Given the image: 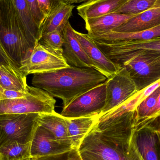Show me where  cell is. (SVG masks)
<instances>
[{
  "instance_id": "34",
  "label": "cell",
  "mask_w": 160,
  "mask_h": 160,
  "mask_svg": "<svg viewBox=\"0 0 160 160\" xmlns=\"http://www.w3.org/2000/svg\"><path fill=\"white\" fill-rule=\"evenodd\" d=\"M142 122L147 123V124L151 126L157 132L159 142L160 148V115L159 114L152 118L147 119Z\"/></svg>"
},
{
  "instance_id": "23",
  "label": "cell",
  "mask_w": 160,
  "mask_h": 160,
  "mask_svg": "<svg viewBox=\"0 0 160 160\" xmlns=\"http://www.w3.org/2000/svg\"><path fill=\"white\" fill-rule=\"evenodd\" d=\"M34 47L40 38V28L34 20L26 0H12Z\"/></svg>"
},
{
  "instance_id": "5",
  "label": "cell",
  "mask_w": 160,
  "mask_h": 160,
  "mask_svg": "<svg viewBox=\"0 0 160 160\" xmlns=\"http://www.w3.org/2000/svg\"><path fill=\"white\" fill-rule=\"evenodd\" d=\"M56 102L47 91L29 86V91L24 98L0 101V115L52 113L55 112Z\"/></svg>"
},
{
  "instance_id": "4",
  "label": "cell",
  "mask_w": 160,
  "mask_h": 160,
  "mask_svg": "<svg viewBox=\"0 0 160 160\" xmlns=\"http://www.w3.org/2000/svg\"><path fill=\"white\" fill-rule=\"evenodd\" d=\"M39 114L0 115V148L11 143L31 142Z\"/></svg>"
},
{
  "instance_id": "28",
  "label": "cell",
  "mask_w": 160,
  "mask_h": 160,
  "mask_svg": "<svg viewBox=\"0 0 160 160\" xmlns=\"http://www.w3.org/2000/svg\"><path fill=\"white\" fill-rule=\"evenodd\" d=\"M38 43L45 47L63 52L64 38L63 33L54 31L41 36Z\"/></svg>"
},
{
  "instance_id": "30",
  "label": "cell",
  "mask_w": 160,
  "mask_h": 160,
  "mask_svg": "<svg viewBox=\"0 0 160 160\" xmlns=\"http://www.w3.org/2000/svg\"><path fill=\"white\" fill-rule=\"evenodd\" d=\"M30 160H83L80 155L78 149L72 148L68 151L61 154L42 157V158H33Z\"/></svg>"
},
{
  "instance_id": "14",
  "label": "cell",
  "mask_w": 160,
  "mask_h": 160,
  "mask_svg": "<svg viewBox=\"0 0 160 160\" xmlns=\"http://www.w3.org/2000/svg\"><path fill=\"white\" fill-rule=\"evenodd\" d=\"M134 139L144 160H160L159 142L156 131L144 122L136 125Z\"/></svg>"
},
{
  "instance_id": "39",
  "label": "cell",
  "mask_w": 160,
  "mask_h": 160,
  "mask_svg": "<svg viewBox=\"0 0 160 160\" xmlns=\"http://www.w3.org/2000/svg\"><path fill=\"white\" fill-rule=\"evenodd\" d=\"M159 114L160 115V113Z\"/></svg>"
},
{
  "instance_id": "37",
  "label": "cell",
  "mask_w": 160,
  "mask_h": 160,
  "mask_svg": "<svg viewBox=\"0 0 160 160\" xmlns=\"http://www.w3.org/2000/svg\"><path fill=\"white\" fill-rule=\"evenodd\" d=\"M84 1H85V2H86V1H87V0H84Z\"/></svg>"
},
{
  "instance_id": "8",
  "label": "cell",
  "mask_w": 160,
  "mask_h": 160,
  "mask_svg": "<svg viewBox=\"0 0 160 160\" xmlns=\"http://www.w3.org/2000/svg\"><path fill=\"white\" fill-rule=\"evenodd\" d=\"M106 81L76 98L63 108L61 114L68 118L98 116L105 105Z\"/></svg>"
},
{
  "instance_id": "33",
  "label": "cell",
  "mask_w": 160,
  "mask_h": 160,
  "mask_svg": "<svg viewBox=\"0 0 160 160\" xmlns=\"http://www.w3.org/2000/svg\"><path fill=\"white\" fill-rule=\"evenodd\" d=\"M0 64H5L14 67L18 68L16 62L11 58L4 47L0 38Z\"/></svg>"
},
{
  "instance_id": "35",
  "label": "cell",
  "mask_w": 160,
  "mask_h": 160,
  "mask_svg": "<svg viewBox=\"0 0 160 160\" xmlns=\"http://www.w3.org/2000/svg\"><path fill=\"white\" fill-rule=\"evenodd\" d=\"M160 113V93L158 98V101H157V104L155 106V108L153 109V111L151 112L150 114L149 118H152L158 115Z\"/></svg>"
},
{
  "instance_id": "16",
  "label": "cell",
  "mask_w": 160,
  "mask_h": 160,
  "mask_svg": "<svg viewBox=\"0 0 160 160\" xmlns=\"http://www.w3.org/2000/svg\"><path fill=\"white\" fill-rule=\"evenodd\" d=\"M160 25V5L131 18L113 30L122 33L135 32L151 29Z\"/></svg>"
},
{
  "instance_id": "32",
  "label": "cell",
  "mask_w": 160,
  "mask_h": 160,
  "mask_svg": "<svg viewBox=\"0 0 160 160\" xmlns=\"http://www.w3.org/2000/svg\"><path fill=\"white\" fill-rule=\"evenodd\" d=\"M28 91L26 92H24L0 88V101L24 98L27 95Z\"/></svg>"
},
{
  "instance_id": "18",
  "label": "cell",
  "mask_w": 160,
  "mask_h": 160,
  "mask_svg": "<svg viewBox=\"0 0 160 160\" xmlns=\"http://www.w3.org/2000/svg\"><path fill=\"white\" fill-rule=\"evenodd\" d=\"M135 15L113 13L85 21L88 34H100L112 31Z\"/></svg>"
},
{
  "instance_id": "25",
  "label": "cell",
  "mask_w": 160,
  "mask_h": 160,
  "mask_svg": "<svg viewBox=\"0 0 160 160\" xmlns=\"http://www.w3.org/2000/svg\"><path fill=\"white\" fill-rule=\"evenodd\" d=\"M159 5L160 0H129L115 13L136 16Z\"/></svg>"
},
{
  "instance_id": "15",
  "label": "cell",
  "mask_w": 160,
  "mask_h": 160,
  "mask_svg": "<svg viewBox=\"0 0 160 160\" xmlns=\"http://www.w3.org/2000/svg\"><path fill=\"white\" fill-rule=\"evenodd\" d=\"M88 36L95 42L115 43L144 41L160 38V25L151 29L135 32L122 33L110 31L100 34Z\"/></svg>"
},
{
  "instance_id": "27",
  "label": "cell",
  "mask_w": 160,
  "mask_h": 160,
  "mask_svg": "<svg viewBox=\"0 0 160 160\" xmlns=\"http://www.w3.org/2000/svg\"><path fill=\"white\" fill-rule=\"evenodd\" d=\"M143 90L139 91L133 97L119 105L112 111L98 118V120H110L121 116L122 115L136 110L142 100Z\"/></svg>"
},
{
  "instance_id": "22",
  "label": "cell",
  "mask_w": 160,
  "mask_h": 160,
  "mask_svg": "<svg viewBox=\"0 0 160 160\" xmlns=\"http://www.w3.org/2000/svg\"><path fill=\"white\" fill-rule=\"evenodd\" d=\"M98 116L68 118L65 117L73 148L78 149L86 135L98 119Z\"/></svg>"
},
{
  "instance_id": "1",
  "label": "cell",
  "mask_w": 160,
  "mask_h": 160,
  "mask_svg": "<svg viewBox=\"0 0 160 160\" xmlns=\"http://www.w3.org/2000/svg\"><path fill=\"white\" fill-rule=\"evenodd\" d=\"M134 124L120 118L101 127L93 126L78 148L83 160H144L134 139Z\"/></svg>"
},
{
  "instance_id": "31",
  "label": "cell",
  "mask_w": 160,
  "mask_h": 160,
  "mask_svg": "<svg viewBox=\"0 0 160 160\" xmlns=\"http://www.w3.org/2000/svg\"><path fill=\"white\" fill-rule=\"evenodd\" d=\"M32 16L39 28L46 19V16L40 9L38 0H26Z\"/></svg>"
},
{
  "instance_id": "24",
  "label": "cell",
  "mask_w": 160,
  "mask_h": 160,
  "mask_svg": "<svg viewBox=\"0 0 160 160\" xmlns=\"http://www.w3.org/2000/svg\"><path fill=\"white\" fill-rule=\"evenodd\" d=\"M31 143L13 142L0 148L1 160H31Z\"/></svg>"
},
{
  "instance_id": "38",
  "label": "cell",
  "mask_w": 160,
  "mask_h": 160,
  "mask_svg": "<svg viewBox=\"0 0 160 160\" xmlns=\"http://www.w3.org/2000/svg\"></svg>"
},
{
  "instance_id": "6",
  "label": "cell",
  "mask_w": 160,
  "mask_h": 160,
  "mask_svg": "<svg viewBox=\"0 0 160 160\" xmlns=\"http://www.w3.org/2000/svg\"><path fill=\"white\" fill-rule=\"evenodd\" d=\"M160 52H140L121 65L135 82L139 91L160 80Z\"/></svg>"
},
{
  "instance_id": "12",
  "label": "cell",
  "mask_w": 160,
  "mask_h": 160,
  "mask_svg": "<svg viewBox=\"0 0 160 160\" xmlns=\"http://www.w3.org/2000/svg\"><path fill=\"white\" fill-rule=\"evenodd\" d=\"M76 36L84 51L97 71L109 78L116 74L121 66L112 62L87 34L75 30Z\"/></svg>"
},
{
  "instance_id": "2",
  "label": "cell",
  "mask_w": 160,
  "mask_h": 160,
  "mask_svg": "<svg viewBox=\"0 0 160 160\" xmlns=\"http://www.w3.org/2000/svg\"><path fill=\"white\" fill-rule=\"evenodd\" d=\"M107 78L94 68L70 66L33 75L32 86L43 89L63 102V108L76 98L98 86Z\"/></svg>"
},
{
  "instance_id": "13",
  "label": "cell",
  "mask_w": 160,
  "mask_h": 160,
  "mask_svg": "<svg viewBox=\"0 0 160 160\" xmlns=\"http://www.w3.org/2000/svg\"><path fill=\"white\" fill-rule=\"evenodd\" d=\"M63 55L68 64L76 67L94 68L93 63L84 51L77 38L75 30L69 22L67 23L63 31Z\"/></svg>"
},
{
  "instance_id": "40",
  "label": "cell",
  "mask_w": 160,
  "mask_h": 160,
  "mask_svg": "<svg viewBox=\"0 0 160 160\" xmlns=\"http://www.w3.org/2000/svg\"><path fill=\"white\" fill-rule=\"evenodd\" d=\"M0 160H1V159H0Z\"/></svg>"
},
{
  "instance_id": "20",
  "label": "cell",
  "mask_w": 160,
  "mask_h": 160,
  "mask_svg": "<svg viewBox=\"0 0 160 160\" xmlns=\"http://www.w3.org/2000/svg\"><path fill=\"white\" fill-rule=\"evenodd\" d=\"M38 124L50 131L62 143L72 147L65 118L56 112L52 113L39 115Z\"/></svg>"
},
{
  "instance_id": "19",
  "label": "cell",
  "mask_w": 160,
  "mask_h": 160,
  "mask_svg": "<svg viewBox=\"0 0 160 160\" xmlns=\"http://www.w3.org/2000/svg\"><path fill=\"white\" fill-rule=\"evenodd\" d=\"M75 7L74 5L66 3H61L56 7L46 17L41 25L40 37L43 35L54 31L63 33L67 23L73 15Z\"/></svg>"
},
{
  "instance_id": "10",
  "label": "cell",
  "mask_w": 160,
  "mask_h": 160,
  "mask_svg": "<svg viewBox=\"0 0 160 160\" xmlns=\"http://www.w3.org/2000/svg\"><path fill=\"white\" fill-rule=\"evenodd\" d=\"M95 42L115 63L121 65L131 56L140 52H160V38L144 41L104 43Z\"/></svg>"
},
{
  "instance_id": "17",
  "label": "cell",
  "mask_w": 160,
  "mask_h": 160,
  "mask_svg": "<svg viewBox=\"0 0 160 160\" xmlns=\"http://www.w3.org/2000/svg\"><path fill=\"white\" fill-rule=\"evenodd\" d=\"M129 0H87L78 6V15L86 21L115 13Z\"/></svg>"
},
{
  "instance_id": "7",
  "label": "cell",
  "mask_w": 160,
  "mask_h": 160,
  "mask_svg": "<svg viewBox=\"0 0 160 160\" xmlns=\"http://www.w3.org/2000/svg\"><path fill=\"white\" fill-rule=\"evenodd\" d=\"M68 63L62 52L45 47L39 43L22 62L20 71L27 77L31 74L45 73L67 68Z\"/></svg>"
},
{
  "instance_id": "9",
  "label": "cell",
  "mask_w": 160,
  "mask_h": 160,
  "mask_svg": "<svg viewBox=\"0 0 160 160\" xmlns=\"http://www.w3.org/2000/svg\"><path fill=\"white\" fill-rule=\"evenodd\" d=\"M105 105L98 118L112 111L137 94L139 90L135 82L124 67L106 81Z\"/></svg>"
},
{
  "instance_id": "29",
  "label": "cell",
  "mask_w": 160,
  "mask_h": 160,
  "mask_svg": "<svg viewBox=\"0 0 160 160\" xmlns=\"http://www.w3.org/2000/svg\"><path fill=\"white\" fill-rule=\"evenodd\" d=\"M40 9L46 17L61 3L72 4L85 2L84 0H38Z\"/></svg>"
},
{
  "instance_id": "11",
  "label": "cell",
  "mask_w": 160,
  "mask_h": 160,
  "mask_svg": "<svg viewBox=\"0 0 160 160\" xmlns=\"http://www.w3.org/2000/svg\"><path fill=\"white\" fill-rule=\"evenodd\" d=\"M73 148L62 143L48 130L38 125L31 143V158L49 157L66 152Z\"/></svg>"
},
{
  "instance_id": "3",
  "label": "cell",
  "mask_w": 160,
  "mask_h": 160,
  "mask_svg": "<svg viewBox=\"0 0 160 160\" xmlns=\"http://www.w3.org/2000/svg\"><path fill=\"white\" fill-rule=\"evenodd\" d=\"M0 38L6 50L19 68L34 47L12 0H0Z\"/></svg>"
},
{
  "instance_id": "21",
  "label": "cell",
  "mask_w": 160,
  "mask_h": 160,
  "mask_svg": "<svg viewBox=\"0 0 160 160\" xmlns=\"http://www.w3.org/2000/svg\"><path fill=\"white\" fill-rule=\"evenodd\" d=\"M29 86L27 77L18 68L0 64V88L26 92Z\"/></svg>"
},
{
  "instance_id": "26",
  "label": "cell",
  "mask_w": 160,
  "mask_h": 160,
  "mask_svg": "<svg viewBox=\"0 0 160 160\" xmlns=\"http://www.w3.org/2000/svg\"><path fill=\"white\" fill-rule=\"evenodd\" d=\"M160 93V86L137 105L135 110L136 113V124L135 126L149 118L151 112L157 104Z\"/></svg>"
},
{
  "instance_id": "36",
  "label": "cell",
  "mask_w": 160,
  "mask_h": 160,
  "mask_svg": "<svg viewBox=\"0 0 160 160\" xmlns=\"http://www.w3.org/2000/svg\"><path fill=\"white\" fill-rule=\"evenodd\" d=\"M159 63L160 64V56L159 58Z\"/></svg>"
}]
</instances>
